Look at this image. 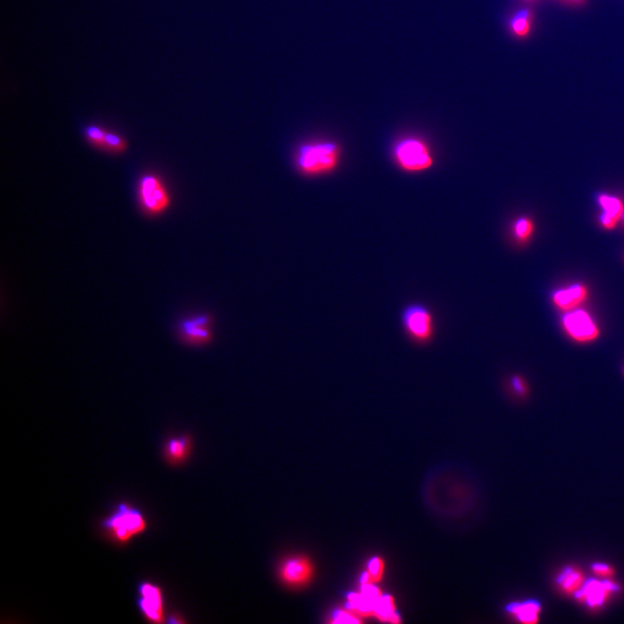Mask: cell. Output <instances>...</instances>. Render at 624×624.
I'll use <instances>...</instances> for the list:
<instances>
[{
	"label": "cell",
	"instance_id": "obj_23",
	"mask_svg": "<svg viewBox=\"0 0 624 624\" xmlns=\"http://www.w3.org/2000/svg\"><path fill=\"white\" fill-rule=\"evenodd\" d=\"M571 1H574V2H581V1H583V0H571Z\"/></svg>",
	"mask_w": 624,
	"mask_h": 624
},
{
	"label": "cell",
	"instance_id": "obj_19",
	"mask_svg": "<svg viewBox=\"0 0 624 624\" xmlns=\"http://www.w3.org/2000/svg\"><path fill=\"white\" fill-rule=\"evenodd\" d=\"M368 567V571H367V572H368L370 576L369 584L380 581L383 574V569H384L383 561L377 556V558H374L370 561Z\"/></svg>",
	"mask_w": 624,
	"mask_h": 624
},
{
	"label": "cell",
	"instance_id": "obj_24",
	"mask_svg": "<svg viewBox=\"0 0 624 624\" xmlns=\"http://www.w3.org/2000/svg\"><path fill=\"white\" fill-rule=\"evenodd\" d=\"M623 220H624V213H623Z\"/></svg>",
	"mask_w": 624,
	"mask_h": 624
},
{
	"label": "cell",
	"instance_id": "obj_15",
	"mask_svg": "<svg viewBox=\"0 0 624 624\" xmlns=\"http://www.w3.org/2000/svg\"><path fill=\"white\" fill-rule=\"evenodd\" d=\"M509 30L515 37H527L532 30V14L530 10L521 9L512 15L508 23Z\"/></svg>",
	"mask_w": 624,
	"mask_h": 624
},
{
	"label": "cell",
	"instance_id": "obj_1",
	"mask_svg": "<svg viewBox=\"0 0 624 624\" xmlns=\"http://www.w3.org/2000/svg\"><path fill=\"white\" fill-rule=\"evenodd\" d=\"M393 157L398 167L407 173L428 171L434 164L429 146L416 136H408L398 141L393 148Z\"/></svg>",
	"mask_w": 624,
	"mask_h": 624
},
{
	"label": "cell",
	"instance_id": "obj_16",
	"mask_svg": "<svg viewBox=\"0 0 624 624\" xmlns=\"http://www.w3.org/2000/svg\"><path fill=\"white\" fill-rule=\"evenodd\" d=\"M510 613L515 615L521 623H536L539 621L541 610L539 603L528 601L522 603H512L507 608Z\"/></svg>",
	"mask_w": 624,
	"mask_h": 624
},
{
	"label": "cell",
	"instance_id": "obj_3",
	"mask_svg": "<svg viewBox=\"0 0 624 624\" xmlns=\"http://www.w3.org/2000/svg\"><path fill=\"white\" fill-rule=\"evenodd\" d=\"M340 150L333 142H318L303 146L299 149L298 164L308 175H321L338 167Z\"/></svg>",
	"mask_w": 624,
	"mask_h": 624
},
{
	"label": "cell",
	"instance_id": "obj_21",
	"mask_svg": "<svg viewBox=\"0 0 624 624\" xmlns=\"http://www.w3.org/2000/svg\"><path fill=\"white\" fill-rule=\"evenodd\" d=\"M512 388L515 389L517 394L520 396H525L527 394V385L522 378L520 377H513L511 379Z\"/></svg>",
	"mask_w": 624,
	"mask_h": 624
},
{
	"label": "cell",
	"instance_id": "obj_17",
	"mask_svg": "<svg viewBox=\"0 0 624 624\" xmlns=\"http://www.w3.org/2000/svg\"><path fill=\"white\" fill-rule=\"evenodd\" d=\"M558 583L564 591L572 593L579 591L583 586V576L574 568H566L559 576Z\"/></svg>",
	"mask_w": 624,
	"mask_h": 624
},
{
	"label": "cell",
	"instance_id": "obj_2",
	"mask_svg": "<svg viewBox=\"0 0 624 624\" xmlns=\"http://www.w3.org/2000/svg\"><path fill=\"white\" fill-rule=\"evenodd\" d=\"M137 199L139 206L149 217L163 215L171 206V195L160 176L146 173L138 180Z\"/></svg>",
	"mask_w": 624,
	"mask_h": 624
},
{
	"label": "cell",
	"instance_id": "obj_6",
	"mask_svg": "<svg viewBox=\"0 0 624 624\" xmlns=\"http://www.w3.org/2000/svg\"><path fill=\"white\" fill-rule=\"evenodd\" d=\"M212 321V316L207 313L181 320L177 326L178 337L189 346L207 345L213 339Z\"/></svg>",
	"mask_w": 624,
	"mask_h": 624
},
{
	"label": "cell",
	"instance_id": "obj_7",
	"mask_svg": "<svg viewBox=\"0 0 624 624\" xmlns=\"http://www.w3.org/2000/svg\"><path fill=\"white\" fill-rule=\"evenodd\" d=\"M85 140L90 145L106 153L122 155L129 149L128 141L117 132L99 124H89L84 129Z\"/></svg>",
	"mask_w": 624,
	"mask_h": 624
},
{
	"label": "cell",
	"instance_id": "obj_14",
	"mask_svg": "<svg viewBox=\"0 0 624 624\" xmlns=\"http://www.w3.org/2000/svg\"><path fill=\"white\" fill-rule=\"evenodd\" d=\"M191 448L192 439L188 434L172 438L165 444V456L172 463H180V462L187 459Z\"/></svg>",
	"mask_w": 624,
	"mask_h": 624
},
{
	"label": "cell",
	"instance_id": "obj_9",
	"mask_svg": "<svg viewBox=\"0 0 624 624\" xmlns=\"http://www.w3.org/2000/svg\"><path fill=\"white\" fill-rule=\"evenodd\" d=\"M313 574V564L305 556H292L284 561L279 569L280 579L292 587L306 586L311 581Z\"/></svg>",
	"mask_w": 624,
	"mask_h": 624
},
{
	"label": "cell",
	"instance_id": "obj_4",
	"mask_svg": "<svg viewBox=\"0 0 624 624\" xmlns=\"http://www.w3.org/2000/svg\"><path fill=\"white\" fill-rule=\"evenodd\" d=\"M102 525L114 539L122 543L128 542L147 528L142 513L125 503L118 505L117 510L104 521Z\"/></svg>",
	"mask_w": 624,
	"mask_h": 624
},
{
	"label": "cell",
	"instance_id": "obj_8",
	"mask_svg": "<svg viewBox=\"0 0 624 624\" xmlns=\"http://www.w3.org/2000/svg\"><path fill=\"white\" fill-rule=\"evenodd\" d=\"M563 326L574 340L586 343L598 338V326L589 313L582 310L569 312L564 316Z\"/></svg>",
	"mask_w": 624,
	"mask_h": 624
},
{
	"label": "cell",
	"instance_id": "obj_22",
	"mask_svg": "<svg viewBox=\"0 0 624 624\" xmlns=\"http://www.w3.org/2000/svg\"><path fill=\"white\" fill-rule=\"evenodd\" d=\"M592 570L600 576H610L613 574L612 569L606 564L596 563L592 564Z\"/></svg>",
	"mask_w": 624,
	"mask_h": 624
},
{
	"label": "cell",
	"instance_id": "obj_12",
	"mask_svg": "<svg viewBox=\"0 0 624 624\" xmlns=\"http://www.w3.org/2000/svg\"><path fill=\"white\" fill-rule=\"evenodd\" d=\"M598 203L603 211L600 217V222L607 230H612L617 226L618 221L623 216V204L618 197L608 195H599Z\"/></svg>",
	"mask_w": 624,
	"mask_h": 624
},
{
	"label": "cell",
	"instance_id": "obj_5",
	"mask_svg": "<svg viewBox=\"0 0 624 624\" xmlns=\"http://www.w3.org/2000/svg\"><path fill=\"white\" fill-rule=\"evenodd\" d=\"M402 325L410 340L426 345L434 335V318L431 310L422 303L407 306L402 313Z\"/></svg>",
	"mask_w": 624,
	"mask_h": 624
},
{
	"label": "cell",
	"instance_id": "obj_20",
	"mask_svg": "<svg viewBox=\"0 0 624 624\" xmlns=\"http://www.w3.org/2000/svg\"><path fill=\"white\" fill-rule=\"evenodd\" d=\"M334 618L331 623H360V620L355 619L350 610H339L335 614Z\"/></svg>",
	"mask_w": 624,
	"mask_h": 624
},
{
	"label": "cell",
	"instance_id": "obj_11",
	"mask_svg": "<svg viewBox=\"0 0 624 624\" xmlns=\"http://www.w3.org/2000/svg\"><path fill=\"white\" fill-rule=\"evenodd\" d=\"M618 590V587L611 582H600L591 579L583 583L581 589L576 592V596L588 606L598 607L602 606L608 596Z\"/></svg>",
	"mask_w": 624,
	"mask_h": 624
},
{
	"label": "cell",
	"instance_id": "obj_10",
	"mask_svg": "<svg viewBox=\"0 0 624 624\" xmlns=\"http://www.w3.org/2000/svg\"><path fill=\"white\" fill-rule=\"evenodd\" d=\"M138 606L142 614L153 623H163L164 619L163 596L156 584L144 582L138 587Z\"/></svg>",
	"mask_w": 624,
	"mask_h": 624
},
{
	"label": "cell",
	"instance_id": "obj_18",
	"mask_svg": "<svg viewBox=\"0 0 624 624\" xmlns=\"http://www.w3.org/2000/svg\"><path fill=\"white\" fill-rule=\"evenodd\" d=\"M512 235L520 243L527 242L534 232V224L527 217H521L512 224Z\"/></svg>",
	"mask_w": 624,
	"mask_h": 624
},
{
	"label": "cell",
	"instance_id": "obj_13",
	"mask_svg": "<svg viewBox=\"0 0 624 624\" xmlns=\"http://www.w3.org/2000/svg\"><path fill=\"white\" fill-rule=\"evenodd\" d=\"M588 291L586 287L580 284H574L554 292L552 300L556 307L564 311L574 309L586 299Z\"/></svg>",
	"mask_w": 624,
	"mask_h": 624
}]
</instances>
